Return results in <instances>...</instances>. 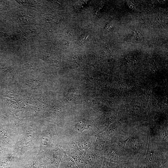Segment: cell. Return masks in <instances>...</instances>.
I'll return each mask as SVG.
<instances>
[{
	"label": "cell",
	"instance_id": "obj_1",
	"mask_svg": "<svg viewBox=\"0 0 168 168\" xmlns=\"http://www.w3.org/2000/svg\"><path fill=\"white\" fill-rule=\"evenodd\" d=\"M9 135L7 129L2 126L0 125V140L6 144H8Z\"/></svg>",
	"mask_w": 168,
	"mask_h": 168
},
{
	"label": "cell",
	"instance_id": "obj_2",
	"mask_svg": "<svg viewBox=\"0 0 168 168\" xmlns=\"http://www.w3.org/2000/svg\"><path fill=\"white\" fill-rule=\"evenodd\" d=\"M92 124L91 121H81L76 124L75 129L78 131H82L90 128L91 127Z\"/></svg>",
	"mask_w": 168,
	"mask_h": 168
},
{
	"label": "cell",
	"instance_id": "obj_3",
	"mask_svg": "<svg viewBox=\"0 0 168 168\" xmlns=\"http://www.w3.org/2000/svg\"><path fill=\"white\" fill-rule=\"evenodd\" d=\"M79 92L77 90H71L69 91L66 95V97L69 100H74L77 99L79 97Z\"/></svg>",
	"mask_w": 168,
	"mask_h": 168
},
{
	"label": "cell",
	"instance_id": "obj_4",
	"mask_svg": "<svg viewBox=\"0 0 168 168\" xmlns=\"http://www.w3.org/2000/svg\"><path fill=\"white\" fill-rule=\"evenodd\" d=\"M4 150H5V149L4 148V147H2L0 145V151L2 152V151H4Z\"/></svg>",
	"mask_w": 168,
	"mask_h": 168
}]
</instances>
